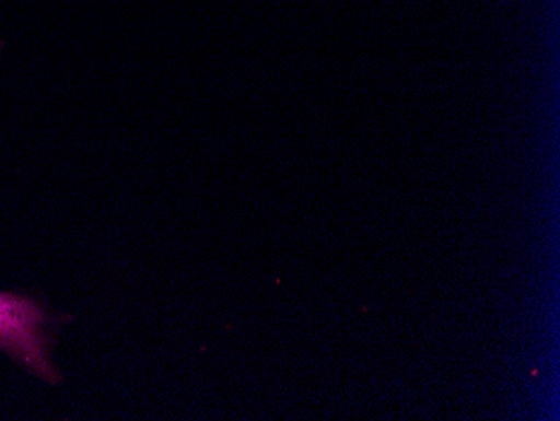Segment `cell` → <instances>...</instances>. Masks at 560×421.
Returning a JSON list of instances; mask_svg holds the SVG:
<instances>
[{"mask_svg":"<svg viewBox=\"0 0 560 421\" xmlns=\"http://www.w3.org/2000/svg\"><path fill=\"white\" fill-rule=\"evenodd\" d=\"M69 319L66 314L52 313L43 295L0 291V353L50 385L61 383L50 354L59 328Z\"/></svg>","mask_w":560,"mask_h":421,"instance_id":"cell-1","label":"cell"}]
</instances>
